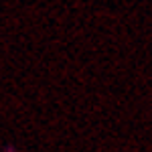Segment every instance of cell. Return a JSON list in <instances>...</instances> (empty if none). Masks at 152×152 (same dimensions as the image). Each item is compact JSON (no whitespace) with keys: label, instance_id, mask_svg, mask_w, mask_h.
I'll return each instance as SVG.
<instances>
[{"label":"cell","instance_id":"obj_1","mask_svg":"<svg viewBox=\"0 0 152 152\" xmlns=\"http://www.w3.org/2000/svg\"><path fill=\"white\" fill-rule=\"evenodd\" d=\"M4 152H20V150H18V148H14V146H6Z\"/></svg>","mask_w":152,"mask_h":152}]
</instances>
